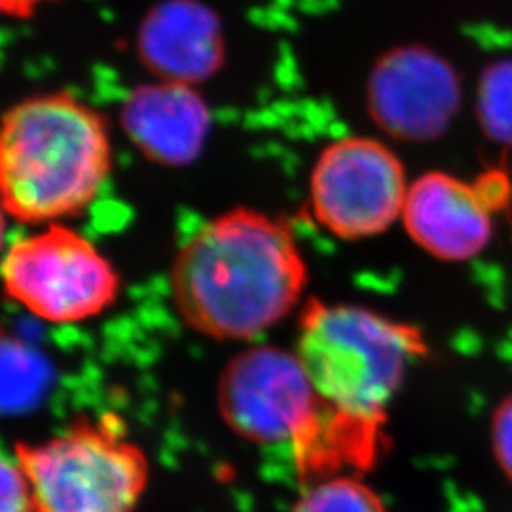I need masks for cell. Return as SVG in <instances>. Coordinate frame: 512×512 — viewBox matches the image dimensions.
<instances>
[{"label":"cell","mask_w":512,"mask_h":512,"mask_svg":"<svg viewBox=\"0 0 512 512\" xmlns=\"http://www.w3.org/2000/svg\"><path fill=\"white\" fill-rule=\"evenodd\" d=\"M308 266L291 226L251 207L207 220L177 251L173 306L190 329L215 340H253L300 302Z\"/></svg>","instance_id":"obj_1"},{"label":"cell","mask_w":512,"mask_h":512,"mask_svg":"<svg viewBox=\"0 0 512 512\" xmlns=\"http://www.w3.org/2000/svg\"><path fill=\"white\" fill-rule=\"evenodd\" d=\"M112 169L109 122L69 92L31 95L0 116V203L25 224L82 215Z\"/></svg>","instance_id":"obj_2"},{"label":"cell","mask_w":512,"mask_h":512,"mask_svg":"<svg viewBox=\"0 0 512 512\" xmlns=\"http://www.w3.org/2000/svg\"><path fill=\"white\" fill-rule=\"evenodd\" d=\"M296 357L340 429L372 437L408 370L427 353L420 329L353 304L311 298Z\"/></svg>","instance_id":"obj_3"},{"label":"cell","mask_w":512,"mask_h":512,"mask_svg":"<svg viewBox=\"0 0 512 512\" xmlns=\"http://www.w3.org/2000/svg\"><path fill=\"white\" fill-rule=\"evenodd\" d=\"M33 512H135L150 465L114 414L78 418L44 442H18Z\"/></svg>","instance_id":"obj_4"},{"label":"cell","mask_w":512,"mask_h":512,"mask_svg":"<svg viewBox=\"0 0 512 512\" xmlns=\"http://www.w3.org/2000/svg\"><path fill=\"white\" fill-rule=\"evenodd\" d=\"M0 281L8 298L54 325L99 317L122 291L109 256L63 222L12 241L0 258Z\"/></svg>","instance_id":"obj_5"},{"label":"cell","mask_w":512,"mask_h":512,"mask_svg":"<svg viewBox=\"0 0 512 512\" xmlns=\"http://www.w3.org/2000/svg\"><path fill=\"white\" fill-rule=\"evenodd\" d=\"M217 399L228 427L258 444L291 442L310 450L327 420L296 353L274 346L238 353L220 374Z\"/></svg>","instance_id":"obj_6"},{"label":"cell","mask_w":512,"mask_h":512,"mask_svg":"<svg viewBox=\"0 0 512 512\" xmlns=\"http://www.w3.org/2000/svg\"><path fill=\"white\" fill-rule=\"evenodd\" d=\"M408 186L391 148L370 137H344L323 148L311 169V213L336 238H374L403 217Z\"/></svg>","instance_id":"obj_7"},{"label":"cell","mask_w":512,"mask_h":512,"mask_svg":"<svg viewBox=\"0 0 512 512\" xmlns=\"http://www.w3.org/2000/svg\"><path fill=\"white\" fill-rule=\"evenodd\" d=\"M511 198V177L503 169H488L473 181L429 171L408 186L401 220L425 253L465 262L488 247L495 219Z\"/></svg>","instance_id":"obj_8"},{"label":"cell","mask_w":512,"mask_h":512,"mask_svg":"<svg viewBox=\"0 0 512 512\" xmlns=\"http://www.w3.org/2000/svg\"><path fill=\"white\" fill-rule=\"evenodd\" d=\"M368 112L385 133L403 141H431L450 128L461 105L456 69L442 55L408 44L382 55L368 88Z\"/></svg>","instance_id":"obj_9"},{"label":"cell","mask_w":512,"mask_h":512,"mask_svg":"<svg viewBox=\"0 0 512 512\" xmlns=\"http://www.w3.org/2000/svg\"><path fill=\"white\" fill-rule=\"evenodd\" d=\"M139 57L165 82L196 86L220 71L226 48L217 14L200 0H164L139 29Z\"/></svg>","instance_id":"obj_10"},{"label":"cell","mask_w":512,"mask_h":512,"mask_svg":"<svg viewBox=\"0 0 512 512\" xmlns=\"http://www.w3.org/2000/svg\"><path fill=\"white\" fill-rule=\"evenodd\" d=\"M122 126L150 162L186 165L200 156L211 116L194 86L160 80L129 95Z\"/></svg>","instance_id":"obj_11"},{"label":"cell","mask_w":512,"mask_h":512,"mask_svg":"<svg viewBox=\"0 0 512 512\" xmlns=\"http://www.w3.org/2000/svg\"><path fill=\"white\" fill-rule=\"evenodd\" d=\"M476 112L484 133L512 148V57L492 63L480 78Z\"/></svg>","instance_id":"obj_12"},{"label":"cell","mask_w":512,"mask_h":512,"mask_svg":"<svg viewBox=\"0 0 512 512\" xmlns=\"http://www.w3.org/2000/svg\"><path fill=\"white\" fill-rule=\"evenodd\" d=\"M291 512H387L382 497L355 476H332L311 484Z\"/></svg>","instance_id":"obj_13"},{"label":"cell","mask_w":512,"mask_h":512,"mask_svg":"<svg viewBox=\"0 0 512 512\" xmlns=\"http://www.w3.org/2000/svg\"><path fill=\"white\" fill-rule=\"evenodd\" d=\"M0 512H33L29 482L18 463L0 458Z\"/></svg>","instance_id":"obj_14"},{"label":"cell","mask_w":512,"mask_h":512,"mask_svg":"<svg viewBox=\"0 0 512 512\" xmlns=\"http://www.w3.org/2000/svg\"><path fill=\"white\" fill-rule=\"evenodd\" d=\"M492 446L497 463L512 480V397L495 410L492 421Z\"/></svg>","instance_id":"obj_15"},{"label":"cell","mask_w":512,"mask_h":512,"mask_svg":"<svg viewBox=\"0 0 512 512\" xmlns=\"http://www.w3.org/2000/svg\"><path fill=\"white\" fill-rule=\"evenodd\" d=\"M54 0H0V14L10 18H29L40 6Z\"/></svg>","instance_id":"obj_16"},{"label":"cell","mask_w":512,"mask_h":512,"mask_svg":"<svg viewBox=\"0 0 512 512\" xmlns=\"http://www.w3.org/2000/svg\"><path fill=\"white\" fill-rule=\"evenodd\" d=\"M6 219H8V213H6V209L0 203V258H2L6 247H8V243H6Z\"/></svg>","instance_id":"obj_17"}]
</instances>
